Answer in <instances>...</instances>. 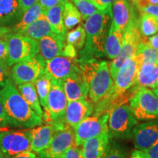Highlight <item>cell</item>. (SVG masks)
I'll return each instance as SVG.
<instances>
[{"label": "cell", "mask_w": 158, "mask_h": 158, "mask_svg": "<svg viewBox=\"0 0 158 158\" xmlns=\"http://www.w3.org/2000/svg\"><path fill=\"white\" fill-rule=\"evenodd\" d=\"M81 70L78 59L59 56L45 61V73L51 79L63 81Z\"/></svg>", "instance_id": "obj_14"}, {"label": "cell", "mask_w": 158, "mask_h": 158, "mask_svg": "<svg viewBox=\"0 0 158 158\" xmlns=\"http://www.w3.org/2000/svg\"><path fill=\"white\" fill-rule=\"evenodd\" d=\"M147 158H158V140L149 149L144 150Z\"/></svg>", "instance_id": "obj_41"}, {"label": "cell", "mask_w": 158, "mask_h": 158, "mask_svg": "<svg viewBox=\"0 0 158 158\" xmlns=\"http://www.w3.org/2000/svg\"><path fill=\"white\" fill-rule=\"evenodd\" d=\"M148 37H143L138 45L136 55L141 63H158V51L147 43Z\"/></svg>", "instance_id": "obj_32"}, {"label": "cell", "mask_w": 158, "mask_h": 158, "mask_svg": "<svg viewBox=\"0 0 158 158\" xmlns=\"http://www.w3.org/2000/svg\"><path fill=\"white\" fill-rule=\"evenodd\" d=\"M138 124L130 106L122 104L113 108L109 113L108 132L110 139L133 138V131Z\"/></svg>", "instance_id": "obj_5"}, {"label": "cell", "mask_w": 158, "mask_h": 158, "mask_svg": "<svg viewBox=\"0 0 158 158\" xmlns=\"http://www.w3.org/2000/svg\"><path fill=\"white\" fill-rule=\"evenodd\" d=\"M61 158H84L81 152V148L74 146L67 150Z\"/></svg>", "instance_id": "obj_37"}, {"label": "cell", "mask_w": 158, "mask_h": 158, "mask_svg": "<svg viewBox=\"0 0 158 158\" xmlns=\"http://www.w3.org/2000/svg\"><path fill=\"white\" fill-rule=\"evenodd\" d=\"M45 11L43 9L39 2L35 4L23 13L22 17L19 22L11 27V32H21L31 23L35 22L43 15H45Z\"/></svg>", "instance_id": "obj_28"}, {"label": "cell", "mask_w": 158, "mask_h": 158, "mask_svg": "<svg viewBox=\"0 0 158 158\" xmlns=\"http://www.w3.org/2000/svg\"><path fill=\"white\" fill-rule=\"evenodd\" d=\"M112 5V21L110 27L114 30L124 31L132 21L138 19L135 7L132 0H116Z\"/></svg>", "instance_id": "obj_15"}, {"label": "cell", "mask_w": 158, "mask_h": 158, "mask_svg": "<svg viewBox=\"0 0 158 158\" xmlns=\"http://www.w3.org/2000/svg\"><path fill=\"white\" fill-rule=\"evenodd\" d=\"M147 43L158 51V32L148 38Z\"/></svg>", "instance_id": "obj_45"}, {"label": "cell", "mask_w": 158, "mask_h": 158, "mask_svg": "<svg viewBox=\"0 0 158 158\" xmlns=\"http://www.w3.org/2000/svg\"><path fill=\"white\" fill-rule=\"evenodd\" d=\"M31 128L8 130L0 128V152L3 158H12L31 151Z\"/></svg>", "instance_id": "obj_6"}, {"label": "cell", "mask_w": 158, "mask_h": 158, "mask_svg": "<svg viewBox=\"0 0 158 158\" xmlns=\"http://www.w3.org/2000/svg\"><path fill=\"white\" fill-rule=\"evenodd\" d=\"M106 158H127V152L116 140L110 141V146Z\"/></svg>", "instance_id": "obj_35"}, {"label": "cell", "mask_w": 158, "mask_h": 158, "mask_svg": "<svg viewBox=\"0 0 158 158\" xmlns=\"http://www.w3.org/2000/svg\"><path fill=\"white\" fill-rule=\"evenodd\" d=\"M70 1H71V2H76V1H78V0H70Z\"/></svg>", "instance_id": "obj_51"}, {"label": "cell", "mask_w": 158, "mask_h": 158, "mask_svg": "<svg viewBox=\"0 0 158 158\" xmlns=\"http://www.w3.org/2000/svg\"><path fill=\"white\" fill-rule=\"evenodd\" d=\"M18 2H19L20 9L23 13L29 8H30L31 6L38 2V0H18Z\"/></svg>", "instance_id": "obj_42"}, {"label": "cell", "mask_w": 158, "mask_h": 158, "mask_svg": "<svg viewBox=\"0 0 158 158\" xmlns=\"http://www.w3.org/2000/svg\"><path fill=\"white\" fill-rule=\"evenodd\" d=\"M19 34L39 40L43 37L50 36L56 33H55L53 30L52 27L45 15H43L35 22L26 27L23 30L19 32Z\"/></svg>", "instance_id": "obj_24"}, {"label": "cell", "mask_w": 158, "mask_h": 158, "mask_svg": "<svg viewBox=\"0 0 158 158\" xmlns=\"http://www.w3.org/2000/svg\"><path fill=\"white\" fill-rule=\"evenodd\" d=\"M0 101L13 127L30 129L42 124L43 118L29 107L10 79L0 89Z\"/></svg>", "instance_id": "obj_1"}, {"label": "cell", "mask_w": 158, "mask_h": 158, "mask_svg": "<svg viewBox=\"0 0 158 158\" xmlns=\"http://www.w3.org/2000/svg\"><path fill=\"white\" fill-rule=\"evenodd\" d=\"M141 64V61L136 54L124 61L116 75L113 86L105 97L110 102L118 101L135 86Z\"/></svg>", "instance_id": "obj_4"}, {"label": "cell", "mask_w": 158, "mask_h": 158, "mask_svg": "<svg viewBox=\"0 0 158 158\" xmlns=\"http://www.w3.org/2000/svg\"><path fill=\"white\" fill-rule=\"evenodd\" d=\"M82 17L76 5L70 0H64L63 22L67 30L72 29L81 23Z\"/></svg>", "instance_id": "obj_29"}, {"label": "cell", "mask_w": 158, "mask_h": 158, "mask_svg": "<svg viewBox=\"0 0 158 158\" xmlns=\"http://www.w3.org/2000/svg\"><path fill=\"white\" fill-rule=\"evenodd\" d=\"M138 27L142 37L152 36L158 32V19L147 13H140Z\"/></svg>", "instance_id": "obj_30"}, {"label": "cell", "mask_w": 158, "mask_h": 158, "mask_svg": "<svg viewBox=\"0 0 158 158\" xmlns=\"http://www.w3.org/2000/svg\"><path fill=\"white\" fill-rule=\"evenodd\" d=\"M38 41L39 53L45 61L56 56H64V47L66 45V36L54 34L43 37Z\"/></svg>", "instance_id": "obj_20"}, {"label": "cell", "mask_w": 158, "mask_h": 158, "mask_svg": "<svg viewBox=\"0 0 158 158\" xmlns=\"http://www.w3.org/2000/svg\"><path fill=\"white\" fill-rule=\"evenodd\" d=\"M153 92L155 94V95L157 96V98L158 99V88H155V89H153Z\"/></svg>", "instance_id": "obj_49"}, {"label": "cell", "mask_w": 158, "mask_h": 158, "mask_svg": "<svg viewBox=\"0 0 158 158\" xmlns=\"http://www.w3.org/2000/svg\"><path fill=\"white\" fill-rule=\"evenodd\" d=\"M142 40L138 27V19L132 21L124 30V43L119 54L109 63V70L111 78L114 80L118 69L127 59L133 56L137 52L138 45Z\"/></svg>", "instance_id": "obj_10"}, {"label": "cell", "mask_w": 158, "mask_h": 158, "mask_svg": "<svg viewBox=\"0 0 158 158\" xmlns=\"http://www.w3.org/2000/svg\"><path fill=\"white\" fill-rule=\"evenodd\" d=\"M0 158H3L2 155V154H1V152H0Z\"/></svg>", "instance_id": "obj_52"}, {"label": "cell", "mask_w": 158, "mask_h": 158, "mask_svg": "<svg viewBox=\"0 0 158 158\" xmlns=\"http://www.w3.org/2000/svg\"><path fill=\"white\" fill-rule=\"evenodd\" d=\"M76 145L74 129L66 125L55 131L50 145L37 155L46 158H61L69 148Z\"/></svg>", "instance_id": "obj_13"}, {"label": "cell", "mask_w": 158, "mask_h": 158, "mask_svg": "<svg viewBox=\"0 0 158 158\" xmlns=\"http://www.w3.org/2000/svg\"><path fill=\"white\" fill-rule=\"evenodd\" d=\"M129 102L132 113L137 119L158 118V99L152 90L138 87L130 98Z\"/></svg>", "instance_id": "obj_8"}, {"label": "cell", "mask_w": 158, "mask_h": 158, "mask_svg": "<svg viewBox=\"0 0 158 158\" xmlns=\"http://www.w3.org/2000/svg\"><path fill=\"white\" fill-rule=\"evenodd\" d=\"M93 110V102L87 99L68 102L64 117L65 124L75 129L82 121L89 117Z\"/></svg>", "instance_id": "obj_17"}, {"label": "cell", "mask_w": 158, "mask_h": 158, "mask_svg": "<svg viewBox=\"0 0 158 158\" xmlns=\"http://www.w3.org/2000/svg\"><path fill=\"white\" fill-rule=\"evenodd\" d=\"M98 10L104 11L112 8V5L116 0H90Z\"/></svg>", "instance_id": "obj_38"}, {"label": "cell", "mask_w": 158, "mask_h": 158, "mask_svg": "<svg viewBox=\"0 0 158 158\" xmlns=\"http://www.w3.org/2000/svg\"><path fill=\"white\" fill-rule=\"evenodd\" d=\"M68 102L63 89V81L51 79L47 109L43 113V118L48 124L65 123L64 117Z\"/></svg>", "instance_id": "obj_9"}, {"label": "cell", "mask_w": 158, "mask_h": 158, "mask_svg": "<svg viewBox=\"0 0 158 158\" xmlns=\"http://www.w3.org/2000/svg\"><path fill=\"white\" fill-rule=\"evenodd\" d=\"M23 15L18 0H0V23L11 28Z\"/></svg>", "instance_id": "obj_22"}, {"label": "cell", "mask_w": 158, "mask_h": 158, "mask_svg": "<svg viewBox=\"0 0 158 158\" xmlns=\"http://www.w3.org/2000/svg\"><path fill=\"white\" fill-rule=\"evenodd\" d=\"M63 10H64V0H61L58 5L47 10L45 16L55 33L66 36L67 29L63 22Z\"/></svg>", "instance_id": "obj_25"}, {"label": "cell", "mask_w": 158, "mask_h": 158, "mask_svg": "<svg viewBox=\"0 0 158 158\" xmlns=\"http://www.w3.org/2000/svg\"><path fill=\"white\" fill-rule=\"evenodd\" d=\"M37 155L36 154L32 152H27L21 153L15 157L12 158H36Z\"/></svg>", "instance_id": "obj_47"}, {"label": "cell", "mask_w": 158, "mask_h": 158, "mask_svg": "<svg viewBox=\"0 0 158 158\" xmlns=\"http://www.w3.org/2000/svg\"><path fill=\"white\" fill-rule=\"evenodd\" d=\"M9 126L13 127V124L6 113L2 103L0 101V128H7Z\"/></svg>", "instance_id": "obj_39"}, {"label": "cell", "mask_w": 158, "mask_h": 158, "mask_svg": "<svg viewBox=\"0 0 158 158\" xmlns=\"http://www.w3.org/2000/svg\"><path fill=\"white\" fill-rule=\"evenodd\" d=\"M7 44V66L39 54L38 41L19 33L10 32L4 36Z\"/></svg>", "instance_id": "obj_7"}, {"label": "cell", "mask_w": 158, "mask_h": 158, "mask_svg": "<svg viewBox=\"0 0 158 158\" xmlns=\"http://www.w3.org/2000/svg\"><path fill=\"white\" fill-rule=\"evenodd\" d=\"M7 77V67L0 64V89L5 85Z\"/></svg>", "instance_id": "obj_44"}, {"label": "cell", "mask_w": 158, "mask_h": 158, "mask_svg": "<svg viewBox=\"0 0 158 158\" xmlns=\"http://www.w3.org/2000/svg\"><path fill=\"white\" fill-rule=\"evenodd\" d=\"M61 0H38V2L45 11L54 7L60 2Z\"/></svg>", "instance_id": "obj_43"}, {"label": "cell", "mask_w": 158, "mask_h": 158, "mask_svg": "<svg viewBox=\"0 0 158 158\" xmlns=\"http://www.w3.org/2000/svg\"><path fill=\"white\" fill-rule=\"evenodd\" d=\"M158 63H142L138 69L135 86L143 88H157Z\"/></svg>", "instance_id": "obj_23"}, {"label": "cell", "mask_w": 158, "mask_h": 158, "mask_svg": "<svg viewBox=\"0 0 158 158\" xmlns=\"http://www.w3.org/2000/svg\"><path fill=\"white\" fill-rule=\"evenodd\" d=\"M109 113L88 117L74 129L76 146L81 147L86 140L98 136L108 130Z\"/></svg>", "instance_id": "obj_12"}, {"label": "cell", "mask_w": 158, "mask_h": 158, "mask_svg": "<svg viewBox=\"0 0 158 158\" xmlns=\"http://www.w3.org/2000/svg\"><path fill=\"white\" fill-rule=\"evenodd\" d=\"M86 35L84 27L79 25L66 35V43L72 45L76 50H81L86 43Z\"/></svg>", "instance_id": "obj_33"}, {"label": "cell", "mask_w": 158, "mask_h": 158, "mask_svg": "<svg viewBox=\"0 0 158 158\" xmlns=\"http://www.w3.org/2000/svg\"><path fill=\"white\" fill-rule=\"evenodd\" d=\"M81 146L84 158H106L110 146V138L108 130L86 140Z\"/></svg>", "instance_id": "obj_18"}, {"label": "cell", "mask_w": 158, "mask_h": 158, "mask_svg": "<svg viewBox=\"0 0 158 158\" xmlns=\"http://www.w3.org/2000/svg\"><path fill=\"white\" fill-rule=\"evenodd\" d=\"M157 88H158V81H157Z\"/></svg>", "instance_id": "obj_53"}, {"label": "cell", "mask_w": 158, "mask_h": 158, "mask_svg": "<svg viewBox=\"0 0 158 158\" xmlns=\"http://www.w3.org/2000/svg\"><path fill=\"white\" fill-rule=\"evenodd\" d=\"M63 89L68 102L87 99L88 86L83 76L81 69L63 81Z\"/></svg>", "instance_id": "obj_19"}, {"label": "cell", "mask_w": 158, "mask_h": 158, "mask_svg": "<svg viewBox=\"0 0 158 158\" xmlns=\"http://www.w3.org/2000/svg\"><path fill=\"white\" fill-rule=\"evenodd\" d=\"M140 13H144L149 14L158 19V5H148L140 9Z\"/></svg>", "instance_id": "obj_40"}, {"label": "cell", "mask_w": 158, "mask_h": 158, "mask_svg": "<svg viewBox=\"0 0 158 158\" xmlns=\"http://www.w3.org/2000/svg\"><path fill=\"white\" fill-rule=\"evenodd\" d=\"M133 138L136 149H149L158 140V119L137 124L133 131Z\"/></svg>", "instance_id": "obj_16"}, {"label": "cell", "mask_w": 158, "mask_h": 158, "mask_svg": "<svg viewBox=\"0 0 158 158\" xmlns=\"http://www.w3.org/2000/svg\"><path fill=\"white\" fill-rule=\"evenodd\" d=\"M84 78L88 86V96L97 103L112 88L114 80L110 76L109 63L93 58L79 62Z\"/></svg>", "instance_id": "obj_3"}, {"label": "cell", "mask_w": 158, "mask_h": 158, "mask_svg": "<svg viewBox=\"0 0 158 158\" xmlns=\"http://www.w3.org/2000/svg\"><path fill=\"white\" fill-rule=\"evenodd\" d=\"M7 56H8V51H7V41L4 37H0V64L4 66H7Z\"/></svg>", "instance_id": "obj_36"}, {"label": "cell", "mask_w": 158, "mask_h": 158, "mask_svg": "<svg viewBox=\"0 0 158 158\" xmlns=\"http://www.w3.org/2000/svg\"><path fill=\"white\" fill-rule=\"evenodd\" d=\"M44 72L45 60L39 54L13 65L11 76L15 84L19 86L27 83H35Z\"/></svg>", "instance_id": "obj_11"}, {"label": "cell", "mask_w": 158, "mask_h": 158, "mask_svg": "<svg viewBox=\"0 0 158 158\" xmlns=\"http://www.w3.org/2000/svg\"><path fill=\"white\" fill-rule=\"evenodd\" d=\"M124 31L114 30L110 27L105 43V54L108 59H114L119 54L124 43Z\"/></svg>", "instance_id": "obj_27"}, {"label": "cell", "mask_w": 158, "mask_h": 158, "mask_svg": "<svg viewBox=\"0 0 158 158\" xmlns=\"http://www.w3.org/2000/svg\"><path fill=\"white\" fill-rule=\"evenodd\" d=\"M74 4L81 15L82 19L86 20L91 15L99 11L90 0H78L75 2Z\"/></svg>", "instance_id": "obj_34"}, {"label": "cell", "mask_w": 158, "mask_h": 158, "mask_svg": "<svg viewBox=\"0 0 158 158\" xmlns=\"http://www.w3.org/2000/svg\"><path fill=\"white\" fill-rule=\"evenodd\" d=\"M18 90L29 107L40 118H43V110L41 108L34 83H27L19 85Z\"/></svg>", "instance_id": "obj_26"}, {"label": "cell", "mask_w": 158, "mask_h": 158, "mask_svg": "<svg viewBox=\"0 0 158 158\" xmlns=\"http://www.w3.org/2000/svg\"><path fill=\"white\" fill-rule=\"evenodd\" d=\"M112 17L111 9L99 10L86 20L84 29L86 39L84 48L80 53L78 62L104 56L105 43L108 23Z\"/></svg>", "instance_id": "obj_2"}, {"label": "cell", "mask_w": 158, "mask_h": 158, "mask_svg": "<svg viewBox=\"0 0 158 158\" xmlns=\"http://www.w3.org/2000/svg\"><path fill=\"white\" fill-rule=\"evenodd\" d=\"M36 158H46V157H40V156H37Z\"/></svg>", "instance_id": "obj_50"}, {"label": "cell", "mask_w": 158, "mask_h": 158, "mask_svg": "<svg viewBox=\"0 0 158 158\" xmlns=\"http://www.w3.org/2000/svg\"><path fill=\"white\" fill-rule=\"evenodd\" d=\"M36 89L37 95L40 100V106L43 108V113L47 109V100H48V93L50 92L51 79L48 75L44 72L35 81L34 83Z\"/></svg>", "instance_id": "obj_31"}, {"label": "cell", "mask_w": 158, "mask_h": 158, "mask_svg": "<svg viewBox=\"0 0 158 158\" xmlns=\"http://www.w3.org/2000/svg\"><path fill=\"white\" fill-rule=\"evenodd\" d=\"M11 32V28L9 27H6L0 23V37L5 36L6 35Z\"/></svg>", "instance_id": "obj_48"}, {"label": "cell", "mask_w": 158, "mask_h": 158, "mask_svg": "<svg viewBox=\"0 0 158 158\" xmlns=\"http://www.w3.org/2000/svg\"><path fill=\"white\" fill-rule=\"evenodd\" d=\"M56 127L52 124L40 125L31 128V151L38 154L50 145Z\"/></svg>", "instance_id": "obj_21"}, {"label": "cell", "mask_w": 158, "mask_h": 158, "mask_svg": "<svg viewBox=\"0 0 158 158\" xmlns=\"http://www.w3.org/2000/svg\"><path fill=\"white\" fill-rule=\"evenodd\" d=\"M130 158H147V157L143 151L135 149L131 153Z\"/></svg>", "instance_id": "obj_46"}]
</instances>
